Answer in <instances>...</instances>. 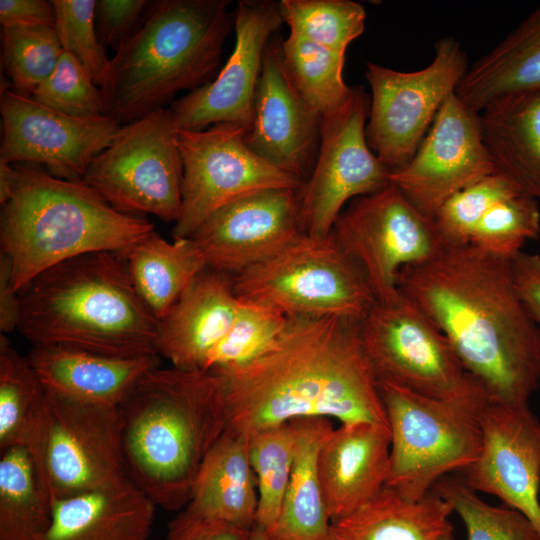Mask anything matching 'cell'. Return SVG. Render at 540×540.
Returning <instances> with one entry per match:
<instances>
[{"label": "cell", "instance_id": "cell-1", "mask_svg": "<svg viewBox=\"0 0 540 540\" xmlns=\"http://www.w3.org/2000/svg\"><path fill=\"white\" fill-rule=\"evenodd\" d=\"M399 293L445 335L489 401L526 405L540 384V330L516 291L511 259L472 244L401 269Z\"/></svg>", "mask_w": 540, "mask_h": 540}, {"label": "cell", "instance_id": "cell-2", "mask_svg": "<svg viewBox=\"0 0 540 540\" xmlns=\"http://www.w3.org/2000/svg\"><path fill=\"white\" fill-rule=\"evenodd\" d=\"M359 323L335 316L288 317L280 336L257 358L212 371L227 429L249 435L306 417L389 427Z\"/></svg>", "mask_w": 540, "mask_h": 540}, {"label": "cell", "instance_id": "cell-3", "mask_svg": "<svg viewBox=\"0 0 540 540\" xmlns=\"http://www.w3.org/2000/svg\"><path fill=\"white\" fill-rule=\"evenodd\" d=\"M120 407L128 477L157 507L184 508L206 456L227 429L216 376L157 367Z\"/></svg>", "mask_w": 540, "mask_h": 540}, {"label": "cell", "instance_id": "cell-4", "mask_svg": "<svg viewBox=\"0 0 540 540\" xmlns=\"http://www.w3.org/2000/svg\"><path fill=\"white\" fill-rule=\"evenodd\" d=\"M18 331L33 346L113 357L159 355L158 320L138 294L121 252H93L55 265L20 292Z\"/></svg>", "mask_w": 540, "mask_h": 540}, {"label": "cell", "instance_id": "cell-5", "mask_svg": "<svg viewBox=\"0 0 540 540\" xmlns=\"http://www.w3.org/2000/svg\"><path fill=\"white\" fill-rule=\"evenodd\" d=\"M0 242L20 292L45 270L93 252H124L154 231L118 211L83 181L31 166L0 169Z\"/></svg>", "mask_w": 540, "mask_h": 540}, {"label": "cell", "instance_id": "cell-6", "mask_svg": "<svg viewBox=\"0 0 540 540\" xmlns=\"http://www.w3.org/2000/svg\"><path fill=\"white\" fill-rule=\"evenodd\" d=\"M229 0L149 1L120 45L100 92L104 115L121 125L164 108L181 90L211 82L234 29Z\"/></svg>", "mask_w": 540, "mask_h": 540}, {"label": "cell", "instance_id": "cell-7", "mask_svg": "<svg viewBox=\"0 0 540 540\" xmlns=\"http://www.w3.org/2000/svg\"><path fill=\"white\" fill-rule=\"evenodd\" d=\"M379 390L391 434L386 486L419 500L448 473L463 472L478 458L479 413L487 396L442 400L389 383Z\"/></svg>", "mask_w": 540, "mask_h": 540}, {"label": "cell", "instance_id": "cell-8", "mask_svg": "<svg viewBox=\"0 0 540 540\" xmlns=\"http://www.w3.org/2000/svg\"><path fill=\"white\" fill-rule=\"evenodd\" d=\"M238 298L287 317L335 316L361 321L376 303L367 278L330 234L300 235L283 250L233 276Z\"/></svg>", "mask_w": 540, "mask_h": 540}, {"label": "cell", "instance_id": "cell-9", "mask_svg": "<svg viewBox=\"0 0 540 540\" xmlns=\"http://www.w3.org/2000/svg\"><path fill=\"white\" fill-rule=\"evenodd\" d=\"M122 435L120 406L84 403L46 390L27 450L50 500L127 478Z\"/></svg>", "mask_w": 540, "mask_h": 540}, {"label": "cell", "instance_id": "cell-10", "mask_svg": "<svg viewBox=\"0 0 540 540\" xmlns=\"http://www.w3.org/2000/svg\"><path fill=\"white\" fill-rule=\"evenodd\" d=\"M177 138L170 108H159L122 125L82 181L120 212L176 223L183 180Z\"/></svg>", "mask_w": 540, "mask_h": 540}, {"label": "cell", "instance_id": "cell-11", "mask_svg": "<svg viewBox=\"0 0 540 540\" xmlns=\"http://www.w3.org/2000/svg\"><path fill=\"white\" fill-rule=\"evenodd\" d=\"M359 329L378 384L389 383L442 400L487 396L466 372L445 335L403 296L394 303L376 301Z\"/></svg>", "mask_w": 540, "mask_h": 540}, {"label": "cell", "instance_id": "cell-12", "mask_svg": "<svg viewBox=\"0 0 540 540\" xmlns=\"http://www.w3.org/2000/svg\"><path fill=\"white\" fill-rule=\"evenodd\" d=\"M434 50L432 62L413 72L367 63L371 96L366 141L390 172L412 159L439 108L469 68L466 53L454 38L439 39Z\"/></svg>", "mask_w": 540, "mask_h": 540}, {"label": "cell", "instance_id": "cell-13", "mask_svg": "<svg viewBox=\"0 0 540 540\" xmlns=\"http://www.w3.org/2000/svg\"><path fill=\"white\" fill-rule=\"evenodd\" d=\"M363 270L377 302L402 298V268L423 263L443 248L433 220L393 184L349 202L330 233Z\"/></svg>", "mask_w": 540, "mask_h": 540}, {"label": "cell", "instance_id": "cell-14", "mask_svg": "<svg viewBox=\"0 0 540 540\" xmlns=\"http://www.w3.org/2000/svg\"><path fill=\"white\" fill-rule=\"evenodd\" d=\"M246 130L234 123H217L207 130L178 129L183 180L174 239L189 238L210 215L236 199L266 189L303 186L255 154L246 144Z\"/></svg>", "mask_w": 540, "mask_h": 540}, {"label": "cell", "instance_id": "cell-15", "mask_svg": "<svg viewBox=\"0 0 540 540\" xmlns=\"http://www.w3.org/2000/svg\"><path fill=\"white\" fill-rule=\"evenodd\" d=\"M369 109L370 96L353 87L342 106L322 116L317 160L300 189L302 230L310 237H327L348 201L390 184V170L366 141Z\"/></svg>", "mask_w": 540, "mask_h": 540}, {"label": "cell", "instance_id": "cell-16", "mask_svg": "<svg viewBox=\"0 0 540 540\" xmlns=\"http://www.w3.org/2000/svg\"><path fill=\"white\" fill-rule=\"evenodd\" d=\"M495 171L484 143L480 114L454 92L439 108L412 159L390 172V183L433 220L450 197Z\"/></svg>", "mask_w": 540, "mask_h": 540}, {"label": "cell", "instance_id": "cell-17", "mask_svg": "<svg viewBox=\"0 0 540 540\" xmlns=\"http://www.w3.org/2000/svg\"><path fill=\"white\" fill-rule=\"evenodd\" d=\"M0 111V161L42 164L52 176L69 181H82L122 126L108 115H67L14 90L2 91Z\"/></svg>", "mask_w": 540, "mask_h": 540}, {"label": "cell", "instance_id": "cell-18", "mask_svg": "<svg viewBox=\"0 0 540 540\" xmlns=\"http://www.w3.org/2000/svg\"><path fill=\"white\" fill-rule=\"evenodd\" d=\"M233 51L216 77L171 103L175 126L202 130L217 123L249 128L266 47L284 23L279 2L240 0Z\"/></svg>", "mask_w": 540, "mask_h": 540}, {"label": "cell", "instance_id": "cell-19", "mask_svg": "<svg viewBox=\"0 0 540 540\" xmlns=\"http://www.w3.org/2000/svg\"><path fill=\"white\" fill-rule=\"evenodd\" d=\"M300 189L254 192L210 215L189 237L201 250L207 268L235 276L304 234Z\"/></svg>", "mask_w": 540, "mask_h": 540}, {"label": "cell", "instance_id": "cell-20", "mask_svg": "<svg viewBox=\"0 0 540 540\" xmlns=\"http://www.w3.org/2000/svg\"><path fill=\"white\" fill-rule=\"evenodd\" d=\"M482 447L463 471L477 493L499 498L540 532V422L529 405L487 401L479 413Z\"/></svg>", "mask_w": 540, "mask_h": 540}, {"label": "cell", "instance_id": "cell-21", "mask_svg": "<svg viewBox=\"0 0 540 540\" xmlns=\"http://www.w3.org/2000/svg\"><path fill=\"white\" fill-rule=\"evenodd\" d=\"M281 43L274 37L265 49L245 141L263 160L306 182L319 152L322 117L291 83Z\"/></svg>", "mask_w": 540, "mask_h": 540}, {"label": "cell", "instance_id": "cell-22", "mask_svg": "<svg viewBox=\"0 0 540 540\" xmlns=\"http://www.w3.org/2000/svg\"><path fill=\"white\" fill-rule=\"evenodd\" d=\"M257 506L248 437L226 429L206 456L184 510L169 523L167 540H182L193 529L212 523L251 530Z\"/></svg>", "mask_w": 540, "mask_h": 540}, {"label": "cell", "instance_id": "cell-23", "mask_svg": "<svg viewBox=\"0 0 540 540\" xmlns=\"http://www.w3.org/2000/svg\"><path fill=\"white\" fill-rule=\"evenodd\" d=\"M391 434L369 422L340 424L318 456V471L331 522L373 499L387 484Z\"/></svg>", "mask_w": 540, "mask_h": 540}, {"label": "cell", "instance_id": "cell-24", "mask_svg": "<svg viewBox=\"0 0 540 540\" xmlns=\"http://www.w3.org/2000/svg\"><path fill=\"white\" fill-rule=\"evenodd\" d=\"M240 299L233 276L206 268L158 321L157 351L172 367L202 370L232 324Z\"/></svg>", "mask_w": 540, "mask_h": 540}, {"label": "cell", "instance_id": "cell-25", "mask_svg": "<svg viewBox=\"0 0 540 540\" xmlns=\"http://www.w3.org/2000/svg\"><path fill=\"white\" fill-rule=\"evenodd\" d=\"M47 391L76 401L119 407L159 355L113 357L63 346H33L27 356Z\"/></svg>", "mask_w": 540, "mask_h": 540}, {"label": "cell", "instance_id": "cell-26", "mask_svg": "<svg viewBox=\"0 0 540 540\" xmlns=\"http://www.w3.org/2000/svg\"><path fill=\"white\" fill-rule=\"evenodd\" d=\"M154 502L129 478L52 502L39 540H148Z\"/></svg>", "mask_w": 540, "mask_h": 540}, {"label": "cell", "instance_id": "cell-27", "mask_svg": "<svg viewBox=\"0 0 540 540\" xmlns=\"http://www.w3.org/2000/svg\"><path fill=\"white\" fill-rule=\"evenodd\" d=\"M540 90V5L469 66L455 94L481 113L502 98Z\"/></svg>", "mask_w": 540, "mask_h": 540}, {"label": "cell", "instance_id": "cell-28", "mask_svg": "<svg viewBox=\"0 0 540 540\" xmlns=\"http://www.w3.org/2000/svg\"><path fill=\"white\" fill-rule=\"evenodd\" d=\"M480 123L496 171L540 202V90L493 102Z\"/></svg>", "mask_w": 540, "mask_h": 540}, {"label": "cell", "instance_id": "cell-29", "mask_svg": "<svg viewBox=\"0 0 540 540\" xmlns=\"http://www.w3.org/2000/svg\"><path fill=\"white\" fill-rule=\"evenodd\" d=\"M296 449L282 508L270 540H330L331 519L323 497L318 456L334 426L329 418L294 419Z\"/></svg>", "mask_w": 540, "mask_h": 540}, {"label": "cell", "instance_id": "cell-30", "mask_svg": "<svg viewBox=\"0 0 540 540\" xmlns=\"http://www.w3.org/2000/svg\"><path fill=\"white\" fill-rule=\"evenodd\" d=\"M452 512L434 491L412 500L385 486L360 508L332 521L330 540H440L453 530Z\"/></svg>", "mask_w": 540, "mask_h": 540}, {"label": "cell", "instance_id": "cell-31", "mask_svg": "<svg viewBox=\"0 0 540 540\" xmlns=\"http://www.w3.org/2000/svg\"><path fill=\"white\" fill-rule=\"evenodd\" d=\"M121 253L138 294L158 321L207 268L191 238L168 242L155 231Z\"/></svg>", "mask_w": 540, "mask_h": 540}, {"label": "cell", "instance_id": "cell-32", "mask_svg": "<svg viewBox=\"0 0 540 540\" xmlns=\"http://www.w3.org/2000/svg\"><path fill=\"white\" fill-rule=\"evenodd\" d=\"M52 501L27 449L13 447L0 459V540H39L48 530Z\"/></svg>", "mask_w": 540, "mask_h": 540}, {"label": "cell", "instance_id": "cell-33", "mask_svg": "<svg viewBox=\"0 0 540 540\" xmlns=\"http://www.w3.org/2000/svg\"><path fill=\"white\" fill-rule=\"evenodd\" d=\"M46 389L32 367L0 334V450L28 449L39 424Z\"/></svg>", "mask_w": 540, "mask_h": 540}, {"label": "cell", "instance_id": "cell-34", "mask_svg": "<svg viewBox=\"0 0 540 540\" xmlns=\"http://www.w3.org/2000/svg\"><path fill=\"white\" fill-rule=\"evenodd\" d=\"M281 55L291 83L321 117L350 97L353 87L343 79L345 53L290 33L281 43Z\"/></svg>", "mask_w": 540, "mask_h": 540}, {"label": "cell", "instance_id": "cell-35", "mask_svg": "<svg viewBox=\"0 0 540 540\" xmlns=\"http://www.w3.org/2000/svg\"><path fill=\"white\" fill-rule=\"evenodd\" d=\"M258 506L255 524L270 530L279 517L296 449L294 420L247 435Z\"/></svg>", "mask_w": 540, "mask_h": 540}, {"label": "cell", "instance_id": "cell-36", "mask_svg": "<svg viewBox=\"0 0 540 540\" xmlns=\"http://www.w3.org/2000/svg\"><path fill=\"white\" fill-rule=\"evenodd\" d=\"M279 8L291 34L341 53L365 30V9L354 1L281 0Z\"/></svg>", "mask_w": 540, "mask_h": 540}, {"label": "cell", "instance_id": "cell-37", "mask_svg": "<svg viewBox=\"0 0 540 540\" xmlns=\"http://www.w3.org/2000/svg\"><path fill=\"white\" fill-rule=\"evenodd\" d=\"M432 491L458 514L467 540H540L539 530L524 514L506 505L488 504L462 478L445 476Z\"/></svg>", "mask_w": 540, "mask_h": 540}, {"label": "cell", "instance_id": "cell-38", "mask_svg": "<svg viewBox=\"0 0 540 540\" xmlns=\"http://www.w3.org/2000/svg\"><path fill=\"white\" fill-rule=\"evenodd\" d=\"M287 321L285 314L271 306L240 299L229 330L209 353L202 370H229L251 362L276 341Z\"/></svg>", "mask_w": 540, "mask_h": 540}, {"label": "cell", "instance_id": "cell-39", "mask_svg": "<svg viewBox=\"0 0 540 540\" xmlns=\"http://www.w3.org/2000/svg\"><path fill=\"white\" fill-rule=\"evenodd\" d=\"M62 46L54 27L11 25L2 28V56L15 92L31 94L55 70Z\"/></svg>", "mask_w": 540, "mask_h": 540}, {"label": "cell", "instance_id": "cell-40", "mask_svg": "<svg viewBox=\"0 0 540 540\" xmlns=\"http://www.w3.org/2000/svg\"><path fill=\"white\" fill-rule=\"evenodd\" d=\"M539 234L538 201L519 190L497 201L486 212L470 244L497 257L512 259L527 241Z\"/></svg>", "mask_w": 540, "mask_h": 540}, {"label": "cell", "instance_id": "cell-41", "mask_svg": "<svg viewBox=\"0 0 540 540\" xmlns=\"http://www.w3.org/2000/svg\"><path fill=\"white\" fill-rule=\"evenodd\" d=\"M519 190L507 176L495 171L454 194L433 218L443 246L470 244L474 230L486 212L497 201Z\"/></svg>", "mask_w": 540, "mask_h": 540}, {"label": "cell", "instance_id": "cell-42", "mask_svg": "<svg viewBox=\"0 0 540 540\" xmlns=\"http://www.w3.org/2000/svg\"><path fill=\"white\" fill-rule=\"evenodd\" d=\"M55 31L64 51L72 54L88 71L96 85L107 76L110 59L97 35L96 0H53Z\"/></svg>", "mask_w": 540, "mask_h": 540}, {"label": "cell", "instance_id": "cell-43", "mask_svg": "<svg viewBox=\"0 0 540 540\" xmlns=\"http://www.w3.org/2000/svg\"><path fill=\"white\" fill-rule=\"evenodd\" d=\"M32 98L42 105L74 117L104 115L100 89L84 66L64 50L55 70L32 93Z\"/></svg>", "mask_w": 540, "mask_h": 540}, {"label": "cell", "instance_id": "cell-44", "mask_svg": "<svg viewBox=\"0 0 540 540\" xmlns=\"http://www.w3.org/2000/svg\"><path fill=\"white\" fill-rule=\"evenodd\" d=\"M148 4L146 0H97L95 26L101 44L117 50L139 26Z\"/></svg>", "mask_w": 540, "mask_h": 540}, {"label": "cell", "instance_id": "cell-45", "mask_svg": "<svg viewBox=\"0 0 540 540\" xmlns=\"http://www.w3.org/2000/svg\"><path fill=\"white\" fill-rule=\"evenodd\" d=\"M511 270L518 296L540 330V255L519 252L511 259Z\"/></svg>", "mask_w": 540, "mask_h": 540}, {"label": "cell", "instance_id": "cell-46", "mask_svg": "<svg viewBox=\"0 0 540 540\" xmlns=\"http://www.w3.org/2000/svg\"><path fill=\"white\" fill-rule=\"evenodd\" d=\"M0 23L11 25L55 26V10L52 1L46 0H0Z\"/></svg>", "mask_w": 540, "mask_h": 540}, {"label": "cell", "instance_id": "cell-47", "mask_svg": "<svg viewBox=\"0 0 540 540\" xmlns=\"http://www.w3.org/2000/svg\"><path fill=\"white\" fill-rule=\"evenodd\" d=\"M21 316L20 295L11 283L8 257L0 254V331L2 334L18 330Z\"/></svg>", "mask_w": 540, "mask_h": 540}, {"label": "cell", "instance_id": "cell-48", "mask_svg": "<svg viewBox=\"0 0 540 540\" xmlns=\"http://www.w3.org/2000/svg\"><path fill=\"white\" fill-rule=\"evenodd\" d=\"M251 530L226 523H212L193 529L182 540H249Z\"/></svg>", "mask_w": 540, "mask_h": 540}, {"label": "cell", "instance_id": "cell-49", "mask_svg": "<svg viewBox=\"0 0 540 540\" xmlns=\"http://www.w3.org/2000/svg\"><path fill=\"white\" fill-rule=\"evenodd\" d=\"M249 540H270V538L265 529L255 524L250 532Z\"/></svg>", "mask_w": 540, "mask_h": 540}, {"label": "cell", "instance_id": "cell-50", "mask_svg": "<svg viewBox=\"0 0 540 540\" xmlns=\"http://www.w3.org/2000/svg\"><path fill=\"white\" fill-rule=\"evenodd\" d=\"M440 540H456L453 534V530L445 534Z\"/></svg>", "mask_w": 540, "mask_h": 540}]
</instances>
